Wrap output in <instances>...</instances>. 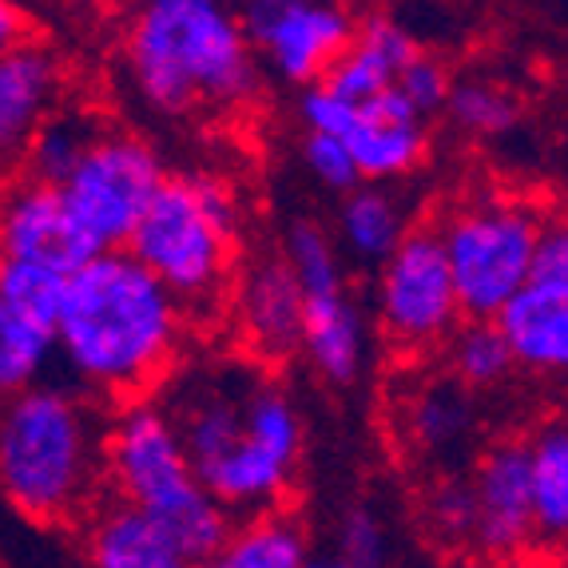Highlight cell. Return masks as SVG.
I'll return each mask as SVG.
<instances>
[{"label":"cell","instance_id":"cell-19","mask_svg":"<svg viewBox=\"0 0 568 568\" xmlns=\"http://www.w3.org/2000/svg\"><path fill=\"white\" fill-rule=\"evenodd\" d=\"M298 351H306L311 366L331 386H354L366 366V318L358 306L338 294L303 298V338Z\"/></svg>","mask_w":568,"mask_h":568},{"label":"cell","instance_id":"cell-20","mask_svg":"<svg viewBox=\"0 0 568 568\" xmlns=\"http://www.w3.org/2000/svg\"><path fill=\"white\" fill-rule=\"evenodd\" d=\"M529 501L532 545L560 549L568 532V429L549 422L529 437Z\"/></svg>","mask_w":568,"mask_h":568},{"label":"cell","instance_id":"cell-29","mask_svg":"<svg viewBox=\"0 0 568 568\" xmlns=\"http://www.w3.org/2000/svg\"><path fill=\"white\" fill-rule=\"evenodd\" d=\"M68 275H57L48 266L37 263H17V258H0V298L17 314H24L29 323L52 334L57 326L60 303H64Z\"/></svg>","mask_w":568,"mask_h":568},{"label":"cell","instance_id":"cell-18","mask_svg":"<svg viewBox=\"0 0 568 568\" xmlns=\"http://www.w3.org/2000/svg\"><path fill=\"white\" fill-rule=\"evenodd\" d=\"M88 565L92 568H195V560L155 521L123 501L95 505L88 521Z\"/></svg>","mask_w":568,"mask_h":568},{"label":"cell","instance_id":"cell-30","mask_svg":"<svg viewBox=\"0 0 568 568\" xmlns=\"http://www.w3.org/2000/svg\"><path fill=\"white\" fill-rule=\"evenodd\" d=\"M426 513L442 540H474L477 505H474V485L465 481V477H442L434 485V493H429Z\"/></svg>","mask_w":568,"mask_h":568},{"label":"cell","instance_id":"cell-13","mask_svg":"<svg viewBox=\"0 0 568 568\" xmlns=\"http://www.w3.org/2000/svg\"><path fill=\"white\" fill-rule=\"evenodd\" d=\"M64 100V60L52 48L24 40L0 52V171L24 163L32 135Z\"/></svg>","mask_w":568,"mask_h":568},{"label":"cell","instance_id":"cell-4","mask_svg":"<svg viewBox=\"0 0 568 568\" xmlns=\"http://www.w3.org/2000/svg\"><path fill=\"white\" fill-rule=\"evenodd\" d=\"M135 92L163 115L243 104L258 68L227 0H135L128 20Z\"/></svg>","mask_w":568,"mask_h":568},{"label":"cell","instance_id":"cell-17","mask_svg":"<svg viewBox=\"0 0 568 568\" xmlns=\"http://www.w3.org/2000/svg\"><path fill=\"white\" fill-rule=\"evenodd\" d=\"M422 48L409 37L402 24L386 17H369L362 29H354L351 48L326 68V77L318 80V88H326L338 100H351L362 104L369 95L386 92V88L398 84L402 68L417 57Z\"/></svg>","mask_w":568,"mask_h":568},{"label":"cell","instance_id":"cell-33","mask_svg":"<svg viewBox=\"0 0 568 568\" xmlns=\"http://www.w3.org/2000/svg\"><path fill=\"white\" fill-rule=\"evenodd\" d=\"M338 557L351 568H382L386 560V529L369 509H351L338 529Z\"/></svg>","mask_w":568,"mask_h":568},{"label":"cell","instance_id":"cell-22","mask_svg":"<svg viewBox=\"0 0 568 568\" xmlns=\"http://www.w3.org/2000/svg\"><path fill=\"white\" fill-rule=\"evenodd\" d=\"M406 231H409L406 207H402V200L394 191L354 187L342 195L338 235H342V246H346L358 263L382 266L389 258V251L402 243Z\"/></svg>","mask_w":568,"mask_h":568},{"label":"cell","instance_id":"cell-38","mask_svg":"<svg viewBox=\"0 0 568 568\" xmlns=\"http://www.w3.org/2000/svg\"><path fill=\"white\" fill-rule=\"evenodd\" d=\"M72 4H92V9H100V4H120V0H72Z\"/></svg>","mask_w":568,"mask_h":568},{"label":"cell","instance_id":"cell-2","mask_svg":"<svg viewBox=\"0 0 568 568\" xmlns=\"http://www.w3.org/2000/svg\"><path fill=\"white\" fill-rule=\"evenodd\" d=\"M183 314L128 251H104L68 275L52 342L88 398L143 402L168 378Z\"/></svg>","mask_w":568,"mask_h":568},{"label":"cell","instance_id":"cell-11","mask_svg":"<svg viewBox=\"0 0 568 568\" xmlns=\"http://www.w3.org/2000/svg\"><path fill=\"white\" fill-rule=\"evenodd\" d=\"M95 255L104 251L72 219L57 187L20 180L0 195V258L37 263L57 275H77Z\"/></svg>","mask_w":568,"mask_h":568},{"label":"cell","instance_id":"cell-5","mask_svg":"<svg viewBox=\"0 0 568 568\" xmlns=\"http://www.w3.org/2000/svg\"><path fill=\"white\" fill-rule=\"evenodd\" d=\"M239 207L227 183L168 175L128 239V255L175 298L183 323H211L231 306Z\"/></svg>","mask_w":568,"mask_h":568},{"label":"cell","instance_id":"cell-26","mask_svg":"<svg viewBox=\"0 0 568 568\" xmlns=\"http://www.w3.org/2000/svg\"><path fill=\"white\" fill-rule=\"evenodd\" d=\"M442 112L454 120L457 132L474 135V140H493V135L513 132V123L521 115V104H517V95H509V88L469 77L449 84Z\"/></svg>","mask_w":568,"mask_h":568},{"label":"cell","instance_id":"cell-12","mask_svg":"<svg viewBox=\"0 0 568 568\" xmlns=\"http://www.w3.org/2000/svg\"><path fill=\"white\" fill-rule=\"evenodd\" d=\"M477 549L493 560L521 557L532 545V501H529V449L525 442H501L477 462L474 477Z\"/></svg>","mask_w":568,"mask_h":568},{"label":"cell","instance_id":"cell-37","mask_svg":"<svg viewBox=\"0 0 568 568\" xmlns=\"http://www.w3.org/2000/svg\"><path fill=\"white\" fill-rule=\"evenodd\" d=\"M303 568H351L342 557H306Z\"/></svg>","mask_w":568,"mask_h":568},{"label":"cell","instance_id":"cell-32","mask_svg":"<svg viewBox=\"0 0 568 568\" xmlns=\"http://www.w3.org/2000/svg\"><path fill=\"white\" fill-rule=\"evenodd\" d=\"M449 84H454L449 68L437 57H429V52H417V57L402 68V77L394 88H398L409 104H414V112L426 120L429 112H442V104H446V95H449Z\"/></svg>","mask_w":568,"mask_h":568},{"label":"cell","instance_id":"cell-9","mask_svg":"<svg viewBox=\"0 0 568 568\" xmlns=\"http://www.w3.org/2000/svg\"><path fill=\"white\" fill-rule=\"evenodd\" d=\"M378 318L382 331L409 351L446 342L462 323L437 227H409L378 266Z\"/></svg>","mask_w":568,"mask_h":568},{"label":"cell","instance_id":"cell-16","mask_svg":"<svg viewBox=\"0 0 568 568\" xmlns=\"http://www.w3.org/2000/svg\"><path fill=\"white\" fill-rule=\"evenodd\" d=\"M513 366L560 378L568 366V291L525 283L493 318Z\"/></svg>","mask_w":568,"mask_h":568},{"label":"cell","instance_id":"cell-14","mask_svg":"<svg viewBox=\"0 0 568 568\" xmlns=\"http://www.w3.org/2000/svg\"><path fill=\"white\" fill-rule=\"evenodd\" d=\"M342 143H346L362 180L386 183L409 175L417 163L426 160L429 135L426 120L414 112L406 95L398 88H386V92L362 100L354 128L342 135Z\"/></svg>","mask_w":568,"mask_h":568},{"label":"cell","instance_id":"cell-3","mask_svg":"<svg viewBox=\"0 0 568 568\" xmlns=\"http://www.w3.org/2000/svg\"><path fill=\"white\" fill-rule=\"evenodd\" d=\"M108 426L80 389L40 386L0 398V497L40 525L77 521L104 489Z\"/></svg>","mask_w":568,"mask_h":568},{"label":"cell","instance_id":"cell-10","mask_svg":"<svg viewBox=\"0 0 568 568\" xmlns=\"http://www.w3.org/2000/svg\"><path fill=\"white\" fill-rule=\"evenodd\" d=\"M235 17L251 52L303 88L326 77L358 29L338 0H243Z\"/></svg>","mask_w":568,"mask_h":568},{"label":"cell","instance_id":"cell-36","mask_svg":"<svg viewBox=\"0 0 568 568\" xmlns=\"http://www.w3.org/2000/svg\"><path fill=\"white\" fill-rule=\"evenodd\" d=\"M24 40H32V24L24 17V9L17 0H0V52H9V48L24 44Z\"/></svg>","mask_w":568,"mask_h":568},{"label":"cell","instance_id":"cell-25","mask_svg":"<svg viewBox=\"0 0 568 568\" xmlns=\"http://www.w3.org/2000/svg\"><path fill=\"white\" fill-rule=\"evenodd\" d=\"M52 362H57L52 334L40 331L0 298V398L40 386Z\"/></svg>","mask_w":568,"mask_h":568},{"label":"cell","instance_id":"cell-34","mask_svg":"<svg viewBox=\"0 0 568 568\" xmlns=\"http://www.w3.org/2000/svg\"><path fill=\"white\" fill-rule=\"evenodd\" d=\"M525 283L568 291V231H565V223H560V219H549V223H545V231H540L537 246H532L529 278H525Z\"/></svg>","mask_w":568,"mask_h":568},{"label":"cell","instance_id":"cell-28","mask_svg":"<svg viewBox=\"0 0 568 568\" xmlns=\"http://www.w3.org/2000/svg\"><path fill=\"white\" fill-rule=\"evenodd\" d=\"M283 263L294 275V283H298V294H303V298L346 291V283H342L338 251H334L331 235H326L314 219H294L291 223V231H286Z\"/></svg>","mask_w":568,"mask_h":568},{"label":"cell","instance_id":"cell-27","mask_svg":"<svg viewBox=\"0 0 568 568\" xmlns=\"http://www.w3.org/2000/svg\"><path fill=\"white\" fill-rule=\"evenodd\" d=\"M446 346H449L446 351L449 366H454L457 382H462L465 389L501 386V382L513 374V354L493 323H474V318H465V323H457L454 331H449Z\"/></svg>","mask_w":568,"mask_h":568},{"label":"cell","instance_id":"cell-7","mask_svg":"<svg viewBox=\"0 0 568 568\" xmlns=\"http://www.w3.org/2000/svg\"><path fill=\"white\" fill-rule=\"evenodd\" d=\"M549 219L525 203L474 200L454 207L437 227L454 278L457 311L474 323H493L497 311L529 278V258Z\"/></svg>","mask_w":568,"mask_h":568},{"label":"cell","instance_id":"cell-35","mask_svg":"<svg viewBox=\"0 0 568 568\" xmlns=\"http://www.w3.org/2000/svg\"><path fill=\"white\" fill-rule=\"evenodd\" d=\"M298 115H303L306 132L334 135V140H342V135L354 128L358 104H351V100H338V95H331L326 88L311 84L303 92V100H298Z\"/></svg>","mask_w":568,"mask_h":568},{"label":"cell","instance_id":"cell-24","mask_svg":"<svg viewBox=\"0 0 568 568\" xmlns=\"http://www.w3.org/2000/svg\"><path fill=\"white\" fill-rule=\"evenodd\" d=\"M469 429H474V402L462 382L426 386L406 409V434L422 454L446 457L449 449L465 446Z\"/></svg>","mask_w":568,"mask_h":568},{"label":"cell","instance_id":"cell-15","mask_svg":"<svg viewBox=\"0 0 568 568\" xmlns=\"http://www.w3.org/2000/svg\"><path fill=\"white\" fill-rule=\"evenodd\" d=\"M231 298H235L246 346L258 358L278 362L298 351V338H303V294H298V283H294L283 258H263V263L251 266Z\"/></svg>","mask_w":568,"mask_h":568},{"label":"cell","instance_id":"cell-23","mask_svg":"<svg viewBox=\"0 0 568 568\" xmlns=\"http://www.w3.org/2000/svg\"><path fill=\"white\" fill-rule=\"evenodd\" d=\"M104 132L100 115L88 108H64L40 123V132L32 135L29 152H24V180L44 183V187H60L68 180V171L77 168L80 155L95 143V135Z\"/></svg>","mask_w":568,"mask_h":568},{"label":"cell","instance_id":"cell-1","mask_svg":"<svg viewBox=\"0 0 568 568\" xmlns=\"http://www.w3.org/2000/svg\"><path fill=\"white\" fill-rule=\"evenodd\" d=\"M160 409L231 521L283 501L303 454V417L275 382L239 362H215L180 374Z\"/></svg>","mask_w":568,"mask_h":568},{"label":"cell","instance_id":"cell-31","mask_svg":"<svg viewBox=\"0 0 568 568\" xmlns=\"http://www.w3.org/2000/svg\"><path fill=\"white\" fill-rule=\"evenodd\" d=\"M303 163L311 168V175L323 183L326 191L334 195H346L362 183L358 168H354L351 152H346V143L334 140V135H318V132H306L303 140Z\"/></svg>","mask_w":568,"mask_h":568},{"label":"cell","instance_id":"cell-6","mask_svg":"<svg viewBox=\"0 0 568 568\" xmlns=\"http://www.w3.org/2000/svg\"><path fill=\"white\" fill-rule=\"evenodd\" d=\"M104 481H112L115 501L160 525L191 560L215 552L235 529L200 485L160 402L143 398L120 406L104 437Z\"/></svg>","mask_w":568,"mask_h":568},{"label":"cell","instance_id":"cell-8","mask_svg":"<svg viewBox=\"0 0 568 568\" xmlns=\"http://www.w3.org/2000/svg\"><path fill=\"white\" fill-rule=\"evenodd\" d=\"M163 180L168 171L152 143L135 132L104 128L57 191L100 251H123Z\"/></svg>","mask_w":568,"mask_h":568},{"label":"cell","instance_id":"cell-21","mask_svg":"<svg viewBox=\"0 0 568 568\" xmlns=\"http://www.w3.org/2000/svg\"><path fill=\"white\" fill-rule=\"evenodd\" d=\"M306 557L311 552H306V537L298 521L271 509L246 517L239 529L227 532V540L215 552L195 560V568H303Z\"/></svg>","mask_w":568,"mask_h":568}]
</instances>
